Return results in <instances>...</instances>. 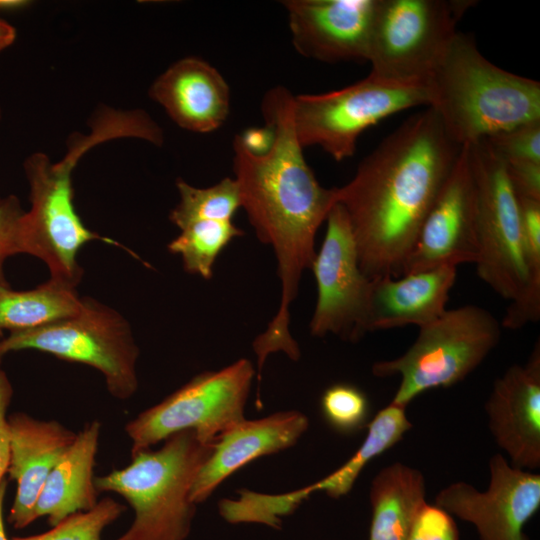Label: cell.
Masks as SVG:
<instances>
[{"label":"cell","instance_id":"e575fe53","mask_svg":"<svg viewBox=\"0 0 540 540\" xmlns=\"http://www.w3.org/2000/svg\"><path fill=\"white\" fill-rule=\"evenodd\" d=\"M237 135L244 147L255 155H262L269 151L274 137L272 128L267 124L261 128H249Z\"/></svg>","mask_w":540,"mask_h":540},{"label":"cell","instance_id":"ffe728a7","mask_svg":"<svg viewBox=\"0 0 540 540\" xmlns=\"http://www.w3.org/2000/svg\"><path fill=\"white\" fill-rule=\"evenodd\" d=\"M457 267L441 266L399 277L371 279L364 333L418 326L438 319L447 309Z\"/></svg>","mask_w":540,"mask_h":540},{"label":"cell","instance_id":"d6986e66","mask_svg":"<svg viewBox=\"0 0 540 540\" xmlns=\"http://www.w3.org/2000/svg\"><path fill=\"white\" fill-rule=\"evenodd\" d=\"M149 96L179 127L195 133L219 129L230 112L228 83L198 57L174 62L152 83Z\"/></svg>","mask_w":540,"mask_h":540},{"label":"cell","instance_id":"9a60e30c","mask_svg":"<svg viewBox=\"0 0 540 540\" xmlns=\"http://www.w3.org/2000/svg\"><path fill=\"white\" fill-rule=\"evenodd\" d=\"M295 50L322 62L367 61L378 0H286Z\"/></svg>","mask_w":540,"mask_h":540},{"label":"cell","instance_id":"3957f363","mask_svg":"<svg viewBox=\"0 0 540 540\" xmlns=\"http://www.w3.org/2000/svg\"><path fill=\"white\" fill-rule=\"evenodd\" d=\"M427 86L428 107L459 146L540 120V83L494 65L460 32Z\"/></svg>","mask_w":540,"mask_h":540},{"label":"cell","instance_id":"4dcf8cb0","mask_svg":"<svg viewBox=\"0 0 540 540\" xmlns=\"http://www.w3.org/2000/svg\"><path fill=\"white\" fill-rule=\"evenodd\" d=\"M25 210L16 195L0 200V283H8L5 277L6 260L21 253L20 223Z\"/></svg>","mask_w":540,"mask_h":540},{"label":"cell","instance_id":"cb8c5ba5","mask_svg":"<svg viewBox=\"0 0 540 540\" xmlns=\"http://www.w3.org/2000/svg\"><path fill=\"white\" fill-rule=\"evenodd\" d=\"M83 305L76 288L50 278L28 290L0 283V339L4 331L30 330L74 316Z\"/></svg>","mask_w":540,"mask_h":540},{"label":"cell","instance_id":"d4e9b609","mask_svg":"<svg viewBox=\"0 0 540 540\" xmlns=\"http://www.w3.org/2000/svg\"><path fill=\"white\" fill-rule=\"evenodd\" d=\"M168 244L181 257L186 272L204 279L213 276L214 264L226 246L244 232L233 221L203 220L188 224Z\"/></svg>","mask_w":540,"mask_h":540},{"label":"cell","instance_id":"83f0119b","mask_svg":"<svg viewBox=\"0 0 540 540\" xmlns=\"http://www.w3.org/2000/svg\"><path fill=\"white\" fill-rule=\"evenodd\" d=\"M320 404L326 422L340 433H354L366 428L369 422L368 398L354 385H331L322 394Z\"/></svg>","mask_w":540,"mask_h":540},{"label":"cell","instance_id":"ba28073f","mask_svg":"<svg viewBox=\"0 0 540 540\" xmlns=\"http://www.w3.org/2000/svg\"><path fill=\"white\" fill-rule=\"evenodd\" d=\"M22 350L95 368L117 399L127 400L138 389L139 348L129 323L118 311L92 298L85 297L83 308L74 316L0 339V361Z\"/></svg>","mask_w":540,"mask_h":540},{"label":"cell","instance_id":"5bb4252c","mask_svg":"<svg viewBox=\"0 0 540 540\" xmlns=\"http://www.w3.org/2000/svg\"><path fill=\"white\" fill-rule=\"evenodd\" d=\"M477 257V197L465 144L421 225L402 275L475 264Z\"/></svg>","mask_w":540,"mask_h":540},{"label":"cell","instance_id":"603a6c76","mask_svg":"<svg viewBox=\"0 0 540 540\" xmlns=\"http://www.w3.org/2000/svg\"><path fill=\"white\" fill-rule=\"evenodd\" d=\"M425 498V478L418 469L401 462L381 469L369 492V540H407Z\"/></svg>","mask_w":540,"mask_h":540},{"label":"cell","instance_id":"f35d334b","mask_svg":"<svg viewBox=\"0 0 540 540\" xmlns=\"http://www.w3.org/2000/svg\"><path fill=\"white\" fill-rule=\"evenodd\" d=\"M2 118V109H1V106H0V120Z\"/></svg>","mask_w":540,"mask_h":540},{"label":"cell","instance_id":"f546056e","mask_svg":"<svg viewBox=\"0 0 540 540\" xmlns=\"http://www.w3.org/2000/svg\"><path fill=\"white\" fill-rule=\"evenodd\" d=\"M407 540H459L453 516L438 505L425 502L419 509Z\"/></svg>","mask_w":540,"mask_h":540},{"label":"cell","instance_id":"9c48e42d","mask_svg":"<svg viewBox=\"0 0 540 540\" xmlns=\"http://www.w3.org/2000/svg\"><path fill=\"white\" fill-rule=\"evenodd\" d=\"M429 99L426 83L396 82L369 74L339 90L294 96L295 133L303 149L318 146L342 161L354 155L366 129L408 108L428 107Z\"/></svg>","mask_w":540,"mask_h":540},{"label":"cell","instance_id":"d590c367","mask_svg":"<svg viewBox=\"0 0 540 540\" xmlns=\"http://www.w3.org/2000/svg\"><path fill=\"white\" fill-rule=\"evenodd\" d=\"M16 39V29L0 18V52L11 46Z\"/></svg>","mask_w":540,"mask_h":540},{"label":"cell","instance_id":"44dd1931","mask_svg":"<svg viewBox=\"0 0 540 540\" xmlns=\"http://www.w3.org/2000/svg\"><path fill=\"white\" fill-rule=\"evenodd\" d=\"M101 423L93 420L76 434L72 445L50 472L36 503V519L46 516L50 526L97 503L94 467Z\"/></svg>","mask_w":540,"mask_h":540},{"label":"cell","instance_id":"6da1fadb","mask_svg":"<svg viewBox=\"0 0 540 540\" xmlns=\"http://www.w3.org/2000/svg\"><path fill=\"white\" fill-rule=\"evenodd\" d=\"M293 98L281 85L265 93L261 112L274 134L265 154L250 153L238 135L233 139L241 208L257 238L273 248L281 284L277 313L258 341L268 351L284 353L296 347L289 330L290 306L303 272L315 259L317 230L336 203V187L320 185L304 158L293 123Z\"/></svg>","mask_w":540,"mask_h":540},{"label":"cell","instance_id":"ac0fdd59","mask_svg":"<svg viewBox=\"0 0 540 540\" xmlns=\"http://www.w3.org/2000/svg\"><path fill=\"white\" fill-rule=\"evenodd\" d=\"M309 426L299 411H282L257 420L244 419L224 432L201 467L191 490L196 505L235 471L251 461L285 450L301 438Z\"/></svg>","mask_w":540,"mask_h":540},{"label":"cell","instance_id":"ab89813d","mask_svg":"<svg viewBox=\"0 0 540 540\" xmlns=\"http://www.w3.org/2000/svg\"><path fill=\"white\" fill-rule=\"evenodd\" d=\"M2 199V197L0 196V200Z\"/></svg>","mask_w":540,"mask_h":540},{"label":"cell","instance_id":"e0dca14e","mask_svg":"<svg viewBox=\"0 0 540 540\" xmlns=\"http://www.w3.org/2000/svg\"><path fill=\"white\" fill-rule=\"evenodd\" d=\"M8 429L7 473L17 486L7 519L15 529H23L37 520L35 508L41 490L77 433L58 421L39 420L22 412L8 415Z\"/></svg>","mask_w":540,"mask_h":540},{"label":"cell","instance_id":"7c38bea8","mask_svg":"<svg viewBox=\"0 0 540 540\" xmlns=\"http://www.w3.org/2000/svg\"><path fill=\"white\" fill-rule=\"evenodd\" d=\"M326 221V233L311 266L317 300L310 333L316 337L333 334L356 342L365 335L371 279L360 268L355 240L341 204H334Z\"/></svg>","mask_w":540,"mask_h":540},{"label":"cell","instance_id":"52a82bcc","mask_svg":"<svg viewBox=\"0 0 540 540\" xmlns=\"http://www.w3.org/2000/svg\"><path fill=\"white\" fill-rule=\"evenodd\" d=\"M89 147L80 139L60 162L35 152L23 163L30 209L20 223L21 253L44 262L50 279L74 288L83 276L78 254L86 243L101 240L119 246L115 240L87 228L73 204L72 170Z\"/></svg>","mask_w":540,"mask_h":540},{"label":"cell","instance_id":"8992f818","mask_svg":"<svg viewBox=\"0 0 540 540\" xmlns=\"http://www.w3.org/2000/svg\"><path fill=\"white\" fill-rule=\"evenodd\" d=\"M419 329L404 354L372 366L376 377H400L391 403L403 407L428 390L451 387L465 379L496 347L501 333L494 315L476 305L447 309Z\"/></svg>","mask_w":540,"mask_h":540},{"label":"cell","instance_id":"2e32d148","mask_svg":"<svg viewBox=\"0 0 540 540\" xmlns=\"http://www.w3.org/2000/svg\"><path fill=\"white\" fill-rule=\"evenodd\" d=\"M490 432L513 467L540 466V346L496 379L485 404Z\"/></svg>","mask_w":540,"mask_h":540},{"label":"cell","instance_id":"7a4b0ae2","mask_svg":"<svg viewBox=\"0 0 540 540\" xmlns=\"http://www.w3.org/2000/svg\"><path fill=\"white\" fill-rule=\"evenodd\" d=\"M462 146L427 107L404 121L336 187L369 279L402 276L421 225Z\"/></svg>","mask_w":540,"mask_h":540},{"label":"cell","instance_id":"7402d4cb","mask_svg":"<svg viewBox=\"0 0 540 540\" xmlns=\"http://www.w3.org/2000/svg\"><path fill=\"white\" fill-rule=\"evenodd\" d=\"M406 408L390 402L379 410L368 422L366 437L356 452L325 478L290 493L265 494L264 505L268 512L280 519L293 512L303 500L317 491L325 492L335 499L347 495L364 467L396 445L412 428V423L406 415Z\"/></svg>","mask_w":540,"mask_h":540},{"label":"cell","instance_id":"8d00e7d4","mask_svg":"<svg viewBox=\"0 0 540 540\" xmlns=\"http://www.w3.org/2000/svg\"><path fill=\"white\" fill-rule=\"evenodd\" d=\"M27 0H0V12L20 11L30 5Z\"/></svg>","mask_w":540,"mask_h":540},{"label":"cell","instance_id":"1f68e13d","mask_svg":"<svg viewBox=\"0 0 540 540\" xmlns=\"http://www.w3.org/2000/svg\"><path fill=\"white\" fill-rule=\"evenodd\" d=\"M517 197L526 254L533 270L540 275V201Z\"/></svg>","mask_w":540,"mask_h":540},{"label":"cell","instance_id":"4316f807","mask_svg":"<svg viewBox=\"0 0 540 540\" xmlns=\"http://www.w3.org/2000/svg\"><path fill=\"white\" fill-rule=\"evenodd\" d=\"M125 506L105 497L90 510L68 516L44 533L9 540H102L106 527L115 522Z\"/></svg>","mask_w":540,"mask_h":540},{"label":"cell","instance_id":"5b68a950","mask_svg":"<svg viewBox=\"0 0 540 540\" xmlns=\"http://www.w3.org/2000/svg\"><path fill=\"white\" fill-rule=\"evenodd\" d=\"M213 445L192 430L180 431L157 450L131 455L124 468L95 477L98 492L116 493L134 510L132 524L116 540H186L196 510L191 490Z\"/></svg>","mask_w":540,"mask_h":540},{"label":"cell","instance_id":"d6a6232c","mask_svg":"<svg viewBox=\"0 0 540 540\" xmlns=\"http://www.w3.org/2000/svg\"><path fill=\"white\" fill-rule=\"evenodd\" d=\"M509 181L519 197L540 201V163H505Z\"/></svg>","mask_w":540,"mask_h":540},{"label":"cell","instance_id":"74e56055","mask_svg":"<svg viewBox=\"0 0 540 540\" xmlns=\"http://www.w3.org/2000/svg\"><path fill=\"white\" fill-rule=\"evenodd\" d=\"M8 481L4 478L0 482V540H9L6 534L4 519H3V507L4 499L6 495Z\"/></svg>","mask_w":540,"mask_h":540},{"label":"cell","instance_id":"484cf974","mask_svg":"<svg viewBox=\"0 0 540 540\" xmlns=\"http://www.w3.org/2000/svg\"><path fill=\"white\" fill-rule=\"evenodd\" d=\"M176 187L179 202L170 212L169 218L179 229L196 221H232L241 208L238 184L229 177L206 188H197L178 179Z\"/></svg>","mask_w":540,"mask_h":540},{"label":"cell","instance_id":"30bf717a","mask_svg":"<svg viewBox=\"0 0 540 540\" xmlns=\"http://www.w3.org/2000/svg\"><path fill=\"white\" fill-rule=\"evenodd\" d=\"M473 1L378 0L367 61L370 74L426 83L457 34Z\"/></svg>","mask_w":540,"mask_h":540},{"label":"cell","instance_id":"4fadbf2b","mask_svg":"<svg viewBox=\"0 0 540 540\" xmlns=\"http://www.w3.org/2000/svg\"><path fill=\"white\" fill-rule=\"evenodd\" d=\"M489 471L486 491L458 481L441 489L435 504L472 524L480 540H529L524 527L540 508V475L513 467L499 453Z\"/></svg>","mask_w":540,"mask_h":540},{"label":"cell","instance_id":"277c9868","mask_svg":"<svg viewBox=\"0 0 540 540\" xmlns=\"http://www.w3.org/2000/svg\"><path fill=\"white\" fill-rule=\"evenodd\" d=\"M467 146L477 197V274L509 301L502 326L519 329L540 318V275L526 254L518 197L489 145Z\"/></svg>","mask_w":540,"mask_h":540},{"label":"cell","instance_id":"836d02e7","mask_svg":"<svg viewBox=\"0 0 540 540\" xmlns=\"http://www.w3.org/2000/svg\"><path fill=\"white\" fill-rule=\"evenodd\" d=\"M13 395L12 385L4 371L0 370V482L9 465V429L7 410Z\"/></svg>","mask_w":540,"mask_h":540},{"label":"cell","instance_id":"f1b7e54d","mask_svg":"<svg viewBox=\"0 0 540 540\" xmlns=\"http://www.w3.org/2000/svg\"><path fill=\"white\" fill-rule=\"evenodd\" d=\"M484 141L505 163H540V120L504 130Z\"/></svg>","mask_w":540,"mask_h":540},{"label":"cell","instance_id":"8fae6325","mask_svg":"<svg viewBox=\"0 0 540 540\" xmlns=\"http://www.w3.org/2000/svg\"><path fill=\"white\" fill-rule=\"evenodd\" d=\"M254 374L251 361L242 358L220 370L194 376L125 425L131 455L184 430H192L202 442L213 444L245 419Z\"/></svg>","mask_w":540,"mask_h":540}]
</instances>
